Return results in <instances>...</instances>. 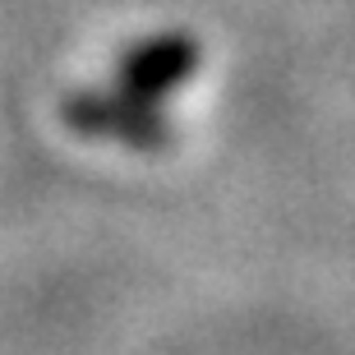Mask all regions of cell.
Listing matches in <instances>:
<instances>
[{
  "label": "cell",
  "instance_id": "1",
  "mask_svg": "<svg viewBox=\"0 0 355 355\" xmlns=\"http://www.w3.org/2000/svg\"><path fill=\"white\" fill-rule=\"evenodd\" d=\"M60 116L74 134L111 139L125 148H166L171 125L157 111V102H144L125 88H79L60 102Z\"/></svg>",
  "mask_w": 355,
  "mask_h": 355
},
{
  "label": "cell",
  "instance_id": "2",
  "mask_svg": "<svg viewBox=\"0 0 355 355\" xmlns=\"http://www.w3.org/2000/svg\"><path fill=\"white\" fill-rule=\"evenodd\" d=\"M198 42L189 33H153V37L134 42L125 60H120V88L144 97V102H157L166 92L184 88V83L198 74Z\"/></svg>",
  "mask_w": 355,
  "mask_h": 355
}]
</instances>
